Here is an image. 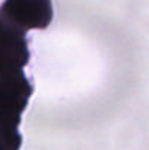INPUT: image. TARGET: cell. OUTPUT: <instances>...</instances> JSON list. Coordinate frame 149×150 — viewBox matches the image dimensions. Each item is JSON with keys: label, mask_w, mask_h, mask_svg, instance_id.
I'll list each match as a JSON object with an SVG mask.
<instances>
[{"label": "cell", "mask_w": 149, "mask_h": 150, "mask_svg": "<svg viewBox=\"0 0 149 150\" xmlns=\"http://www.w3.org/2000/svg\"><path fill=\"white\" fill-rule=\"evenodd\" d=\"M1 12L21 29H46L54 16L53 0H4Z\"/></svg>", "instance_id": "6da1fadb"}]
</instances>
